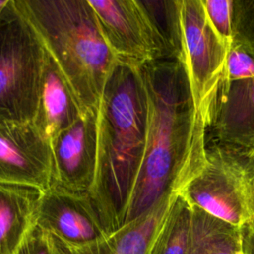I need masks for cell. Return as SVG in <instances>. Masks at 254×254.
<instances>
[{
  "label": "cell",
  "mask_w": 254,
  "mask_h": 254,
  "mask_svg": "<svg viewBox=\"0 0 254 254\" xmlns=\"http://www.w3.org/2000/svg\"><path fill=\"white\" fill-rule=\"evenodd\" d=\"M201 3L209 27L228 52L233 44V0H201Z\"/></svg>",
  "instance_id": "ac0fdd59"
},
{
  "label": "cell",
  "mask_w": 254,
  "mask_h": 254,
  "mask_svg": "<svg viewBox=\"0 0 254 254\" xmlns=\"http://www.w3.org/2000/svg\"><path fill=\"white\" fill-rule=\"evenodd\" d=\"M243 254H254V222L241 227Z\"/></svg>",
  "instance_id": "7402d4cb"
},
{
  "label": "cell",
  "mask_w": 254,
  "mask_h": 254,
  "mask_svg": "<svg viewBox=\"0 0 254 254\" xmlns=\"http://www.w3.org/2000/svg\"><path fill=\"white\" fill-rule=\"evenodd\" d=\"M9 0H0V15L2 13V11L4 10V8L6 7V5L8 4Z\"/></svg>",
  "instance_id": "603a6c76"
},
{
  "label": "cell",
  "mask_w": 254,
  "mask_h": 254,
  "mask_svg": "<svg viewBox=\"0 0 254 254\" xmlns=\"http://www.w3.org/2000/svg\"><path fill=\"white\" fill-rule=\"evenodd\" d=\"M233 44L254 58V0H233Z\"/></svg>",
  "instance_id": "d6986e66"
},
{
  "label": "cell",
  "mask_w": 254,
  "mask_h": 254,
  "mask_svg": "<svg viewBox=\"0 0 254 254\" xmlns=\"http://www.w3.org/2000/svg\"><path fill=\"white\" fill-rule=\"evenodd\" d=\"M17 254H66L63 244L37 225L30 231Z\"/></svg>",
  "instance_id": "44dd1931"
},
{
  "label": "cell",
  "mask_w": 254,
  "mask_h": 254,
  "mask_svg": "<svg viewBox=\"0 0 254 254\" xmlns=\"http://www.w3.org/2000/svg\"><path fill=\"white\" fill-rule=\"evenodd\" d=\"M140 72L148 104L146 146L124 225L179 193L205 160L207 130L197 119L184 64L156 61Z\"/></svg>",
  "instance_id": "6da1fadb"
},
{
  "label": "cell",
  "mask_w": 254,
  "mask_h": 254,
  "mask_svg": "<svg viewBox=\"0 0 254 254\" xmlns=\"http://www.w3.org/2000/svg\"><path fill=\"white\" fill-rule=\"evenodd\" d=\"M183 64L197 119L208 129L223 76L227 50L206 20L201 0H181Z\"/></svg>",
  "instance_id": "8992f818"
},
{
  "label": "cell",
  "mask_w": 254,
  "mask_h": 254,
  "mask_svg": "<svg viewBox=\"0 0 254 254\" xmlns=\"http://www.w3.org/2000/svg\"><path fill=\"white\" fill-rule=\"evenodd\" d=\"M254 77V58L236 44L228 50L222 78L242 79Z\"/></svg>",
  "instance_id": "ffe728a7"
},
{
  "label": "cell",
  "mask_w": 254,
  "mask_h": 254,
  "mask_svg": "<svg viewBox=\"0 0 254 254\" xmlns=\"http://www.w3.org/2000/svg\"><path fill=\"white\" fill-rule=\"evenodd\" d=\"M0 183L41 191L51 188V144L33 121L0 122Z\"/></svg>",
  "instance_id": "ba28073f"
},
{
  "label": "cell",
  "mask_w": 254,
  "mask_h": 254,
  "mask_svg": "<svg viewBox=\"0 0 254 254\" xmlns=\"http://www.w3.org/2000/svg\"><path fill=\"white\" fill-rule=\"evenodd\" d=\"M39 34L83 111L98 108L116 57L88 0H15Z\"/></svg>",
  "instance_id": "3957f363"
},
{
  "label": "cell",
  "mask_w": 254,
  "mask_h": 254,
  "mask_svg": "<svg viewBox=\"0 0 254 254\" xmlns=\"http://www.w3.org/2000/svg\"><path fill=\"white\" fill-rule=\"evenodd\" d=\"M178 193L165 196L152 209L125 224L104 241L82 249H67L66 254H148Z\"/></svg>",
  "instance_id": "5bb4252c"
},
{
  "label": "cell",
  "mask_w": 254,
  "mask_h": 254,
  "mask_svg": "<svg viewBox=\"0 0 254 254\" xmlns=\"http://www.w3.org/2000/svg\"><path fill=\"white\" fill-rule=\"evenodd\" d=\"M207 132L211 143L254 156V77L221 79Z\"/></svg>",
  "instance_id": "8fae6325"
},
{
  "label": "cell",
  "mask_w": 254,
  "mask_h": 254,
  "mask_svg": "<svg viewBox=\"0 0 254 254\" xmlns=\"http://www.w3.org/2000/svg\"><path fill=\"white\" fill-rule=\"evenodd\" d=\"M101 34L117 59L138 66L161 61L152 30L136 0H88Z\"/></svg>",
  "instance_id": "30bf717a"
},
{
  "label": "cell",
  "mask_w": 254,
  "mask_h": 254,
  "mask_svg": "<svg viewBox=\"0 0 254 254\" xmlns=\"http://www.w3.org/2000/svg\"><path fill=\"white\" fill-rule=\"evenodd\" d=\"M47 55L35 28L9 0L0 15V122L34 120Z\"/></svg>",
  "instance_id": "277c9868"
},
{
  "label": "cell",
  "mask_w": 254,
  "mask_h": 254,
  "mask_svg": "<svg viewBox=\"0 0 254 254\" xmlns=\"http://www.w3.org/2000/svg\"><path fill=\"white\" fill-rule=\"evenodd\" d=\"M152 30L161 61L183 64L184 35L181 0H136Z\"/></svg>",
  "instance_id": "9a60e30c"
},
{
  "label": "cell",
  "mask_w": 254,
  "mask_h": 254,
  "mask_svg": "<svg viewBox=\"0 0 254 254\" xmlns=\"http://www.w3.org/2000/svg\"><path fill=\"white\" fill-rule=\"evenodd\" d=\"M97 112V167L89 195L111 235L124 225L145 152L148 104L140 66L116 58Z\"/></svg>",
  "instance_id": "7a4b0ae2"
},
{
  "label": "cell",
  "mask_w": 254,
  "mask_h": 254,
  "mask_svg": "<svg viewBox=\"0 0 254 254\" xmlns=\"http://www.w3.org/2000/svg\"><path fill=\"white\" fill-rule=\"evenodd\" d=\"M82 112L73 89L48 52L39 106L33 122L51 142L60 132L72 125Z\"/></svg>",
  "instance_id": "7c38bea8"
},
{
  "label": "cell",
  "mask_w": 254,
  "mask_h": 254,
  "mask_svg": "<svg viewBox=\"0 0 254 254\" xmlns=\"http://www.w3.org/2000/svg\"><path fill=\"white\" fill-rule=\"evenodd\" d=\"M41 190L0 183V254H17L36 225Z\"/></svg>",
  "instance_id": "4fadbf2b"
},
{
  "label": "cell",
  "mask_w": 254,
  "mask_h": 254,
  "mask_svg": "<svg viewBox=\"0 0 254 254\" xmlns=\"http://www.w3.org/2000/svg\"><path fill=\"white\" fill-rule=\"evenodd\" d=\"M191 224V206L177 194L148 254H187Z\"/></svg>",
  "instance_id": "e0dca14e"
},
{
  "label": "cell",
  "mask_w": 254,
  "mask_h": 254,
  "mask_svg": "<svg viewBox=\"0 0 254 254\" xmlns=\"http://www.w3.org/2000/svg\"><path fill=\"white\" fill-rule=\"evenodd\" d=\"M242 254H243V252H242Z\"/></svg>",
  "instance_id": "cb8c5ba5"
},
{
  "label": "cell",
  "mask_w": 254,
  "mask_h": 254,
  "mask_svg": "<svg viewBox=\"0 0 254 254\" xmlns=\"http://www.w3.org/2000/svg\"><path fill=\"white\" fill-rule=\"evenodd\" d=\"M187 254H242L241 228L191 206Z\"/></svg>",
  "instance_id": "2e32d148"
},
{
  "label": "cell",
  "mask_w": 254,
  "mask_h": 254,
  "mask_svg": "<svg viewBox=\"0 0 254 254\" xmlns=\"http://www.w3.org/2000/svg\"><path fill=\"white\" fill-rule=\"evenodd\" d=\"M36 225L67 249L86 248L109 236L89 194L56 187L41 191Z\"/></svg>",
  "instance_id": "52a82bcc"
},
{
  "label": "cell",
  "mask_w": 254,
  "mask_h": 254,
  "mask_svg": "<svg viewBox=\"0 0 254 254\" xmlns=\"http://www.w3.org/2000/svg\"><path fill=\"white\" fill-rule=\"evenodd\" d=\"M178 194L236 227L254 222V156L206 144L202 169Z\"/></svg>",
  "instance_id": "5b68a950"
},
{
  "label": "cell",
  "mask_w": 254,
  "mask_h": 254,
  "mask_svg": "<svg viewBox=\"0 0 254 254\" xmlns=\"http://www.w3.org/2000/svg\"><path fill=\"white\" fill-rule=\"evenodd\" d=\"M97 108L83 111L72 125L51 140V187L90 194L97 167Z\"/></svg>",
  "instance_id": "9c48e42d"
}]
</instances>
